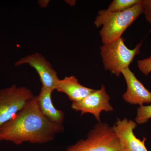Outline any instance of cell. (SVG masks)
Here are the masks:
<instances>
[{"label":"cell","mask_w":151,"mask_h":151,"mask_svg":"<svg viewBox=\"0 0 151 151\" xmlns=\"http://www.w3.org/2000/svg\"><path fill=\"white\" fill-rule=\"evenodd\" d=\"M63 131V125L51 122L42 114L35 96L12 119L0 126V141L17 145L26 142L45 144Z\"/></svg>","instance_id":"1"},{"label":"cell","mask_w":151,"mask_h":151,"mask_svg":"<svg viewBox=\"0 0 151 151\" xmlns=\"http://www.w3.org/2000/svg\"><path fill=\"white\" fill-rule=\"evenodd\" d=\"M142 0L132 7L121 12L108 9L98 12L94 21L97 27L102 26L99 33L103 44L112 42L122 37L123 33L143 14Z\"/></svg>","instance_id":"2"},{"label":"cell","mask_w":151,"mask_h":151,"mask_svg":"<svg viewBox=\"0 0 151 151\" xmlns=\"http://www.w3.org/2000/svg\"><path fill=\"white\" fill-rule=\"evenodd\" d=\"M125 39L117 40L100 46V53L105 70H109L116 76L122 74V70L129 68L135 57L140 53L142 42H141L133 49L128 48Z\"/></svg>","instance_id":"3"},{"label":"cell","mask_w":151,"mask_h":151,"mask_svg":"<svg viewBox=\"0 0 151 151\" xmlns=\"http://www.w3.org/2000/svg\"><path fill=\"white\" fill-rule=\"evenodd\" d=\"M65 151H124L112 127L99 122L87 137L68 147Z\"/></svg>","instance_id":"4"},{"label":"cell","mask_w":151,"mask_h":151,"mask_svg":"<svg viewBox=\"0 0 151 151\" xmlns=\"http://www.w3.org/2000/svg\"><path fill=\"white\" fill-rule=\"evenodd\" d=\"M35 96L27 87L15 84L0 89V126L12 119Z\"/></svg>","instance_id":"5"},{"label":"cell","mask_w":151,"mask_h":151,"mask_svg":"<svg viewBox=\"0 0 151 151\" xmlns=\"http://www.w3.org/2000/svg\"><path fill=\"white\" fill-rule=\"evenodd\" d=\"M111 97L108 95L105 86L94 90L84 99L77 103H72L71 108L76 111H80L81 115L90 113L94 115L96 120L101 122L100 114L101 112H110L113 108L110 103Z\"/></svg>","instance_id":"6"},{"label":"cell","mask_w":151,"mask_h":151,"mask_svg":"<svg viewBox=\"0 0 151 151\" xmlns=\"http://www.w3.org/2000/svg\"><path fill=\"white\" fill-rule=\"evenodd\" d=\"M28 64L37 72L42 87L54 91L58 78L57 73L51 63L40 53L35 52L24 57L16 62L15 66Z\"/></svg>","instance_id":"7"},{"label":"cell","mask_w":151,"mask_h":151,"mask_svg":"<svg viewBox=\"0 0 151 151\" xmlns=\"http://www.w3.org/2000/svg\"><path fill=\"white\" fill-rule=\"evenodd\" d=\"M137 126V123L132 120L118 119L112 127L124 151H148L145 144L146 138L141 140L134 134Z\"/></svg>","instance_id":"8"},{"label":"cell","mask_w":151,"mask_h":151,"mask_svg":"<svg viewBox=\"0 0 151 151\" xmlns=\"http://www.w3.org/2000/svg\"><path fill=\"white\" fill-rule=\"evenodd\" d=\"M122 74L127 84V91L123 95L126 102L140 106L151 103V92L138 80L129 68L122 70Z\"/></svg>","instance_id":"9"},{"label":"cell","mask_w":151,"mask_h":151,"mask_svg":"<svg viewBox=\"0 0 151 151\" xmlns=\"http://www.w3.org/2000/svg\"><path fill=\"white\" fill-rule=\"evenodd\" d=\"M55 90L66 94L73 103H77L83 100L95 89L81 85L74 76H66L63 79H58Z\"/></svg>","instance_id":"10"},{"label":"cell","mask_w":151,"mask_h":151,"mask_svg":"<svg viewBox=\"0 0 151 151\" xmlns=\"http://www.w3.org/2000/svg\"><path fill=\"white\" fill-rule=\"evenodd\" d=\"M53 91L42 87L37 96L38 104L42 113L51 122L63 125L65 115L61 110L55 107L52 101Z\"/></svg>","instance_id":"11"},{"label":"cell","mask_w":151,"mask_h":151,"mask_svg":"<svg viewBox=\"0 0 151 151\" xmlns=\"http://www.w3.org/2000/svg\"><path fill=\"white\" fill-rule=\"evenodd\" d=\"M140 0H114L107 9L111 12H121L132 7Z\"/></svg>","instance_id":"12"},{"label":"cell","mask_w":151,"mask_h":151,"mask_svg":"<svg viewBox=\"0 0 151 151\" xmlns=\"http://www.w3.org/2000/svg\"><path fill=\"white\" fill-rule=\"evenodd\" d=\"M151 119V105H141L137 108V113L135 120L136 123L142 124L147 123Z\"/></svg>","instance_id":"13"},{"label":"cell","mask_w":151,"mask_h":151,"mask_svg":"<svg viewBox=\"0 0 151 151\" xmlns=\"http://www.w3.org/2000/svg\"><path fill=\"white\" fill-rule=\"evenodd\" d=\"M137 66L142 73L148 75L151 72V55L148 58L138 60Z\"/></svg>","instance_id":"14"},{"label":"cell","mask_w":151,"mask_h":151,"mask_svg":"<svg viewBox=\"0 0 151 151\" xmlns=\"http://www.w3.org/2000/svg\"><path fill=\"white\" fill-rule=\"evenodd\" d=\"M144 14L146 20L151 24V0H142Z\"/></svg>","instance_id":"15"}]
</instances>
